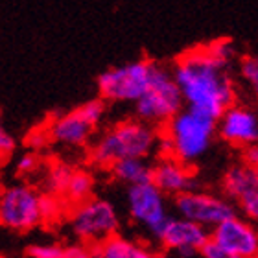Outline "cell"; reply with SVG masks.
Here are the masks:
<instances>
[{"label": "cell", "mask_w": 258, "mask_h": 258, "mask_svg": "<svg viewBox=\"0 0 258 258\" xmlns=\"http://www.w3.org/2000/svg\"><path fill=\"white\" fill-rule=\"evenodd\" d=\"M172 70L186 107L218 120L234 103L236 91L227 67L216 61L207 46L194 48L177 57Z\"/></svg>", "instance_id": "1"}, {"label": "cell", "mask_w": 258, "mask_h": 258, "mask_svg": "<svg viewBox=\"0 0 258 258\" xmlns=\"http://www.w3.org/2000/svg\"><path fill=\"white\" fill-rule=\"evenodd\" d=\"M216 133L218 120L192 107H183L164 124L157 151L161 157H175L186 164H194L207 153Z\"/></svg>", "instance_id": "2"}, {"label": "cell", "mask_w": 258, "mask_h": 258, "mask_svg": "<svg viewBox=\"0 0 258 258\" xmlns=\"http://www.w3.org/2000/svg\"><path fill=\"white\" fill-rule=\"evenodd\" d=\"M159 137L155 125L144 120H124L107 129L91 146V161L98 166L111 168L129 157H148L157 151Z\"/></svg>", "instance_id": "3"}, {"label": "cell", "mask_w": 258, "mask_h": 258, "mask_svg": "<svg viewBox=\"0 0 258 258\" xmlns=\"http://www.w3.org/2000/svg\"><path fill=\"white\" fill-rule=\"evenodd\" d=\"M157 64L159 63L150 59H137L118 67H109L96 80L100 96L105 102L137 103L150 89Z\"/></svg>", "instance_id": "4"}, {"label": "cell", "mask_w": 258, "mask_h": 258, "mask_svg": "<svg viewBox=\"0 0 258 258\" xmlns=\"http://www.w3.org/2000/svg\"><path fill=\"white\" fill-rule=\"evenodd\" d=\"M184 98L179 89L173 70L157 64L150 89L135 103L137 118L151 125H164L183 109Z\"/></svg>", "instance_id": "5"}, {"label": "cell", "mask_w": 258, "mask_h": 258, "mask_svg": "<svg viewBox=\"0 0 258 258\" xmlns=\"http://www.w3.org/2000/svg\"><path fill=\"white\" fill-rule=\"evenodd\" d=\"M69 223L80 242L87 245H98L103 240L118 234L120 216L113 203L102 198H89L74 205L69 214Z\"/></svg>", "instance_id": "6"}, {"label": "cell", "mask_w": 258, "mask_h": 258, "mask_svg": "<svg viewBox=\"0 0 258 258\" xmlns=\"http://www.w3.org/2000/svg\"><path fill=\"white\" fill-rule=\"evenodd\" d=\"M103 116H105V100L103 98L89 100L74 111L52 120L48 125L50 139L61 146H72V148L85 146Z\"/></svg>", "instance_id": "7"}, {"label": "cell", "mask_w": 258, "mask_h": 258, "mask_svg": "<svg viewBox=\"0 0 258 258\" xmlns=\"http://www.w3.org/2000/svg\"><path fill=\"white\" fill-rule=\"evenodd\" d=\"M127 210L135 223H139L150 232L151 238L159 240L164 227L170 221L166 205V194L153 181L131 184L127 188Z\"/></svg>", "instance_id": "8"}, {"label": "cell", "mask_w": 258, "mask_h": 258, "mask_svg": "<svg viewBox=\"0 0 258 258\" xmlns=\"http://www.w3.org/2000/svg\"><path fill=\"white\" fill-rule=\"evenodd\" d=\"M0 221L17 232H26L43 221L41 196L26 184H13L0 196Z\"/></svg>", "instance_id": "9"}, {"label": "cell", "mask_w": 258, "mask_h": 258, "mask_svg": "<svg viewBox=\"0 0 258 258\" xmlns=\"http://www.w3.org/2000/svg\"><path fill=\"white\" fill-rule=\"evenodd\" d=\"M173 209L177 216L192 220L207 229H214L221 221L236 214V207L229 198H221L216 194L199 192V190H188L181 194L173 201Z\"/></svg>", "instance_id": "10"}, {"label": "cell", "mask_w": 258, "mask_h": 258, "mask_svg": "<svg viewBox=\"0 0 258 258\" xmlns=\"http://www.w3.org/2000/svg\"><path fill=\"white\" fill-rule=\"evenodd\" d=\"M221 186L242 214L258 225V168L245 162L234 164L223 175Z\"/></svg>", "instance_id": "11"}, {"label": "cell", "mask_w": 258, "mask_h": 258, "mask_svg": "<svg viewBox=\"0 0 258 258\" xmlns=\"http://www.w3.org/2000/svg\"><path fill=\"white\" fill-rule=\"evenodd\" d=\"M210 238L236 258H254L258 254V225L245 216H231L210 231Z\"/></svg>", "instance_id": "12"}, {"label": "cell", "mask_w": 258, "mask_h": 258, "mask_svg": "<svg viewBox=\"0 0 258 258\" xmlns=\"http://www.w3.org/2000/svg\"><path fill=\"white\" fill-rule=\"evenodd\" d=\"M218 133L238 148L258 144V113L245 105L232 103L218 118Z\"/></svg>", "instance_id": "13"}, {"label": "cell", "mask_w": 258, "mask_h": 258, "mask_svg": "<svg viewBox=\"0 0 258 258\" xmlns=\"http://www.w3.org/2000/svg\"><path fill=\"white\" fill-rule=\"evenodd\" d=\"M209 240L210 229L177 216L170 218L157 242L164 247V251H177V249H201Z\"/></svg>", "instance_id": "14"}, {"label": "cell", "mask_w": 258, "mask_h": 258, "mask_svg": "<svg viewBox=\"0 0 258 258\" xmlns=\"http://www.w3.org/2000/svg\"><path fill=\"white\" fill-rule=\"evenodd\" d=\"M153 183L166 194L177 198L181 194L196 188V175L186 162L175 157H161L153 166Z\"/></svg>", "instance_id": "15"}, {"label": "cell", "mask_w": 258, "mask_h": 258, "mask_svg": "<svg viewBox=\"0 0 258 258\" xmlns=\"http://www.w3.org/2000/svg\"><path fill=\"white\" fill-rule=\"evenodd\" d=\"M92 249H94V258H157V253L150 251L146 245L120 234L103 240Z\"/></svg>", "instance_id": "16"}, {"label": "cell", "mask_w": 258, "mask_h": 258, "mask_svg": "<svg viewBox=\"0 0 258 258\" xmlns=\"http://www.w3.org/2000/svg\"><path fill=\"white\" fill-rule=\"evenodd\" d=\"M111 173L116 181L125 183L127 186L153 181V166L146 161V157H129L114 162L111 166Z\"/></svg>", "instance_id": "17"}, {"label": "cell", "mask_w": 258, "mask_h": 258, "mask_svg": "<svg viewBox=\"0 0 258 258\" xmlns=\"http://www.w3.org/2000/svg\"><path fill=\"white\" fill-rule=\"evenodd\" d=\"M92 186H94V179H92L91 173L85 172V170H74L63 198L74 207V205L92 198Z\"/></svg>", "instance_id": "18"}, {"label": "cell", "mask_w": 258, "mask_h": 258, "mask_svg": "<svg viewBox=\"0 0 258 258\" xmlns=\"http://www.w3.org/2000/svg\"><path fill=\"white\" fill-rule=\"evenodd\" d=\"M74 170L63 162H57L50 168L48 173H46V186H48L50 194H55V196H63L67 186H69V181L72 177Z\"/></svg>", "instance_id": "19"}, {"label": "cell", "mask_w": 258, "mask_h": 258, "mask_svg": "<svg viewBox=\"0 0 258 258\" xmlns=\"http://www.w3.org/2000/svg\"><path fill=\"white\" fill-rule=\"evenodd\" d=\"M207 50L210 52V55L214 57L216 61L223 63L225 67L232 63L234 55H236V46L232 44V41L229 39H218V41H212V43L207 44Z\"/></svg>", "instance_id": "20"}, {"label": "cell", "mask_w": 258, "mask_h": 258, "mask_svg": "<svg viewBox=\"0 0 258 258\" xmlns=\"http://www.w3.org/2000/svg\"><path fill=\"white\" fill-rule=\"evenodd\" d=\"M240 76H242L243 83L258 98V54L243 57L240 63Z\"/></svg>", "instance_id": "21"}, {"label": "cell", "mask_w": 258, "mask_h": 258, "mask_svg": "<svg viewBox=\"0 0 258 258\" xmlns=\"http://www.w3.org/2000/svg\"><path fill=\"white\" fill-rule=\"evenodd\" d=\"M64 249L57 243H33L28 249L30 258H64Z\"/></svg>", "instance_id": "22"}, {"label": "cell", "mask_w": 258, "mask_h": 258, "mask_svg": "<svg viewBox=\"0 0 258 258\" xmlns=\"http://www.w3.org/2000/svg\"><path fill=\"white\" fill-rule=\"evenodd\" d=\"M63 203H61L55 194H44L41 196V212H43V221L55 220L59 216Z\"/></svg>", "instance_id": "23"}, {"label": "cell", "mask_w": 258, "mask_h": 258, "mask_svg": "<svg viewBox=\"0 0 258 258\" xmlns=\"http://www.w3.org/2000/svg\"><path fill=\"white\" fill-rule=\"evenodd\" d=\"M201 258H236V256H232L229 251H225L220 243L214 242V240L210 238L209 242L201 247Z\"/></svg>", "instance_id": "24"}, {"label": "cell", "mask_w": 258, "mask_h": 258, "mask_svg": "<svg viewBox=\"0 0 258 258\" xmlns=\"http://www.w3.org/2000/svg\"><path fill=\"white\" fill-rule=\"evenodd\" d=\"M64 258H94V249H92V245L80 242L64 249Z\"/></svg>", "instance_id": "25"}, {"label": "cell", "mask_w": 258, "mask_h": 258, "mask_svg": "<svg viewBox=\"0 0 258 258\" xmlns=\"http://www.w3.org/2000/svg\"><path fill=\"white\" fill-rule=\"evenodd\" d=\"M48 142H52L50 133H48V127L46 129H35V131H32L30 137H28V144H30L32 150H41V148H44Z\"/></svg>", "instance_id": "26"}, {"label": "cell", "mask_w": 258, "mask_h": 258, "mask_svg": "<svg viewBox=\"0 0 258 258\" xmlns=\"http://www.w3.org/2000/svg\"><path fill=\"white\" fill-rule=\"evenodd\" d=\"M37 157L33 155V153H26V155H22L19 161H17V172L21 173V175H28V173H32L37 170Z\"/></svg>", "instance_id": "27"}, {"label": "cell", "mask_w": 258, "mask_h": 258, "mask_svg": "<svg viewBox=\"0 0 258 258\" xmlns=\"http://www.w3.org/2000/svg\"><path fill=\"white\" fill-rule=\"evenodd\" d=\"M15 139L11 137L6 129H2L0 131V153L4 157H8V155H11L13 151H15Z\"/></svg>", "instance_id": "28"}, {"label": "cell", "mask_w": 258, "mask_h": 258, "mask_svg": "<svg viewBox=\"0 0 258 258\" xmlns=\"http://www.w3.org/2000/svg\"><path fill=\"white\" fill-rule=\"evenodd\" d=\"M243 162L249 166L258 168V144H251L243 148Z\"/></svg>", "instance_id": "29"}, {"label": "cell", "mask_w": 258, "mask_h": 258, "mask_svg": "<svg viewBox=\"0 0 258 258\" xmlns=\"http://www.w3.org/2000/svg\"><path fill=\"white\" fill-rule=\"evenodd\" d=\"M157 258H173L170 253H162V254H157Z\"/></svg>", "instance_id": "30"}, {"label": "cell", "mask_w": 258, "mask_h": 258, "mask_svg": "<svg viewBox=\"0 0 258 258\" xmlns=\"http://www.w3.org/2000/svg\"><path fill=\"white\" fill-rule=\"evenodd\" d=\"M254 258H258V254H256V256H254Z\"/></svg>", "instance_id": "31"}]
</instances>
